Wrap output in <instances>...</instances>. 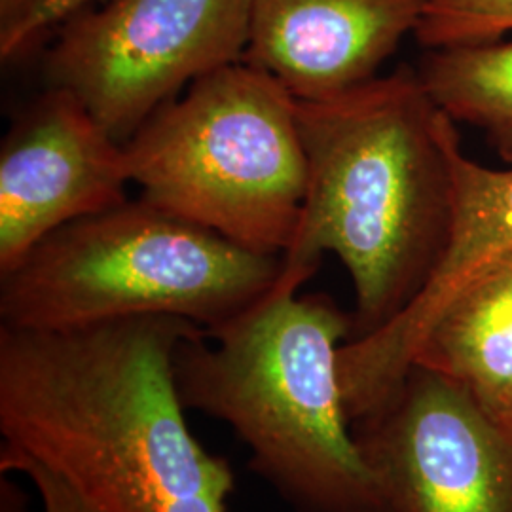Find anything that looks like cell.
Masks as SVG:
<instances>
[{
    "label": "cell",
    "mask_w": 512,
    "mask_h": 512,
    "mask_svg": "<svg viewBox=\"0 0 512 512\" xmlns=\"http://www.w3.org/2000/svg\"><path fill=\"white\" fill-rule=\"evenodd\" d=\"M99 0H40L27 18L4 37H0L2 63H19L37 54L54 37L55 31L74 14L92 8Z\"/></svg>",
    "instance_id": "5bb4252c"
},
{
    "label": "cell",
    "mask_w": 512,
    "mask_h": 512,
    "mask_svg": "<svg viewBox=\"0 0 512 512\" xmlns=\"http://www.w3.org/2000/svg\"><path fill=\"white\" fill-rule=\"evenodd\" d=\"M512 253V169L454 152V222L439 266L385 327L348 340L338 353L349 421L374 410L401 384L425 334L459 294Z\"/></svg>",
    "instance_id": "9c48e42d"
},
{
    "label": "cell",
    "mask_w": 512,
    "mask_h": 512,
    "mask_svg": "<svg viewBox=\"0 0 512 512\" xmlns=\"http://www.w3.org/2000/svg\"><path fill=\"white\" fill-rule=\"evenodd\" d=\"M141 200L260 255L293 245L308 186L296 97L239 61L190 84L124 143Z\"/></svg>",
    "instance_id": "5b68a950"
},
{
    "label": "cell",
    "mask_w": 512,
    "mask_h": 512,
    "mask_svg": "<svg viewBox=\"0 0 512 512\" xmlns=\"http://www.w3.org/2000/svg\"><path fill=\"white\" fill-rule=\"evenodd\" d=\"M353 433L391 512H512V429L440 372L412 366Z\"/></svg>",
    "instance_id": "52a82bcc"
},
{
    "label": "cell",
    "mask_w": 512,
    "mask_h": 512,
    "mask_svg": "<svg viewBox=\"0 0 512 512\" xmlns=\"http://www.w3.org/2000/svg\"><path fill=\"white\" fill-rule=\"evenodd\" d=\"M0 469L2 473L8 471L27 476L37 488L44 512H101L54 471L14 450L0 448Z\"/></svg>",
    "instance_id": "9a60e30c"
},
{
    "label": "cell",
    "mask_w": 512,
    "mask_h": 512,
    "mask_svg": "<svg viewBox=\"0 0 512 512\" xmlns=\"http://www.w3.org/2000/svg\"><path fill=\"white\" fill-rule=\"evenodd\" d=\"M124 145L69 90L40 93L0 147V274L61 226L128 202Z\"/></svg>",
    "instance_id": "ba28073f"
},
{
    "label": "cell",
    "mask_w": 512,
    "mask_h": 512,
    "mask_svg": "<svg viewBox=\"0 0 512 512\" xmlns=\"http://www.w3.org/2000/svg\"><path fill=\"white\" fill-rule=\"evenodd\" d=\"M412 366L431 368L463 385L512 429V253L440 313Z\"/></svg>",
    "instance_id": "8fae6325"
},
{
    "label": "cell",
    "mask_w": 512,
    "mask_h": 512,
    "mask_svg": "<svg viewBox=\"0 0 512 512\" xmlns=\"http://www.w3.org/2000/svg\"><path fill=\"white\" fill-rule=\"evenodd\" d=\"M427 0H253L245 63L319 101L376 78Z\"/></svg>",
    "instance_id": "30bf717a"
},
{
    "label": "cell",
    "mask_w": 512,
    "mask_h": 512,
    "mask_svg": "<svg viewBox=\"0 0 512 512\" xmlns=\"http://www.w3.org/2000/svg\"><path fill=\"white\" fill-rule=\"evenodd\" d=\"M40 0H0V37L8 35Z\"/></svg>",
    "instance_id": "2e32d148"
},
{
    "label": "cell",
    "mask_w": 512,
    "mask_h": 512,
    "mask_svg": "<svg viewBox=\"0 0 512 512\" xmlns=\"http://www.w3.org/2000/svg\"><path fill=\"white\" fill-rule=\"evenodd\" d=\"M317 270L289 262L234 319L186 338L173 359L179 399L226 423L249 467L296 512H391L346 412L338 353L351 313L300 287Z\"/></svg>",
    "instance_id": "3957f363"
},
{
    "label": "cell",
    "mask_w": 512,
    "mask_h": 512,
    "mask_svg": "<svg viewBox=\"0 0 512 512\" xmlns=\"http://www.w3.org/2000/svg\"><path fill=\"white\" fill-rule=\"evenodd\" d=\"M416 71L446 116L480 129L512 162V40L429 50Z\"/></svg>",
    "instance_id": "7c38bea8"
},
{
    "label": "cell",
    "mask_w": 512,
    "mask_h": 512,
    "mask_svg": "<svg viewBox=\"0 0 512 512\" xmlns=\"http://www.w3.org/2000/svg\"><path fill=\"white\" fill-rule=\"evenodd\" d=\"M512 33V0H427L414 37L427 50L501 40Z\"/></svg>",
    "instance_id": "4fadbf2b"
},
{
    "label": "cell",
    "mask_w": 512,
    "mask_h": 512,
    "mask_svg": "<svg viewBox=\"0 0 512 512\" xmlns=\"http://www.w3.org/2000/svg\"><path fill=\"white\" fill-rule=\"evenodd\" d=\"M308 160L298 230L285 260L346 266L349 340L385 327L439 266L454 222L456 122L403 65L348 92L296 99Z\"/></svg>",
    "instance_id": "7a4b0ae2"
},
{
    "label": "cell",
    "mask_w": 512,
    "mask_h": 512,
    "mask_svg": "<svg viewBox=\"0 0 512 512\" xmlns=\"http://www.w3.org/2000/svg\"><path fill=\"white\" fill-rule=\"evenodd\" d=\"M253 0H109L67 19L44 54L48 86L73 92L120 143L184 86L243 61Z\"/></svg>",
    "instance_id": "8992f818"
},
{
    "label": "cell",
    "mask_w": 512,
    "mask_h": 512,
    "mask_svg": "<svg viewBox=\"0 0 512 512\" xmlns=\"http://www.w3.org/2000/svg\"><path fill=\"white\" fill-rule=\"evenodd\" d=\"M205 334L145 315L65 330L0 325L2 448L35 459L101 512H226L230 463L186 421L173 359Z\"/></svg>",
    "instance_id": "6da1fadb"
},
{
    "label": "cell",
    "mask_w": 512,
    "mask_h": 512,
    "mask_svg": "<svg viewBox=\"0 0 512 512\" xmlns=\"http://www.w3.org/2000/svg\"><path fill=\"white\" fill-rule=\"evenodd\" d=\"M283 272L260 255L143 202L73 220L0 274V325L65 330L167 315L217 329Z\"/></svg>",
    "instance_id": "277c9868"
}]
</instances>
